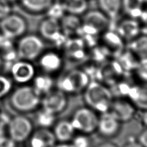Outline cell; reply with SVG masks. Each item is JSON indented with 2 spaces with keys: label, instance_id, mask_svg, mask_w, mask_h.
I'll return each instance as SVG.
<instances>
[{
  "label": "cell",
  "instance_id": "cell-41",
  "mask_svg": "<svg viewBox=\"0 0 147 147\" xmlns=\"http://www.w3.org/2000/svg\"><path fill=\"white\" fill-rule=\"evenodd\" d=\"M142 121L144 125L147 126V110H145L142 115Z\"/></svg>",
  "mask_w": 147,
  "mask_h": 147
},
{
  "label": "cell",
  "instance_id": "cell-43",
  "mask_svg": "<svg viewBox=\"0 0 147 147\" xmlns=\"http://www.w3.org/2000/svg\"><path fill=\"white\" fill-rule=\"evenodd\" d=\"M1 36H0V42H1Z\"/></svg>",
  "mask_w": 147,
  "mask_h": 147
},
{
  "label": "cell",
  "instance_id": "cell-6",
  "mask_svg": "<svg viewBox=\"0 0 147 147\" xmlns=\"http://www.w3.org/2000/svg\"><path fill=\"white\" fill-rule=\"evenodd\" d=\"M40 33L42 38L56 44H64L66 36L63 34L60 21L53 18L48 17L40 23Z\"/></svg>",
  "mask_w": 147,
  "mask_h": 147
},
{
  "label": "cell",
  "instance_id": "cell-28",
  "mask_svg": "<svg viewBox=\"0 0 147 147\" xmlns=\"http://www.w3.org/2000/svg\"><path fill=\"white\" fill-rule=\"evenodd\" d=\"M134 56L131 52L123 53L119 57H117L119 58L118 63L124 71H128L133 69H136L138 62H136V60H134Z\"/></svg>",
  "mask_w": 147,
  "mask_h": 147
},
{
  "label": "cell",
  "instance_id": "cell-16",
  "mask_svg": "<svg viewBox=\"0 0 147 147\" xmlns=\"http://www.w3.org/2000/svg\"><path fill=\"white\" fill-rule=\"evenodd\" d=\"M40 67L47 74L54 73L59 71L62 66V59L58 53L49 51L40 56Z\"/></svg>",
  "mask_w": 147,
  "mask_h": 147
},
{
  "label": "cell",
  "instance_id": "cell-11",
  "mask_svg": "<svg viewBox=\"0 0 147 147\" xmlns=\"http://www.w3.org/2000/svg\"><path fill=\"white\" fill-rule=\"evenodd\" d=\"M120 123L112 113L108 111L98 117L97 130L103 136L112 137L119 130Z\"/></svg>",
  "mask_w": 147,
  "mask_h": 147
},
{
  "label": "cell",
  "instance_id": "cell-32",
  "mask_svg": "<svg viewBox=\"0 0 147 147\" xmlns=\"http://www.w3.org/2000/svg\"><path fill=\"white\" fill-rule=\"evenodd\" d=\"M71 143L74 147H90V142L89 139L84 135H79L73 138Z\"/></svg>",
  "mask_w": 147,
  "mask_h": 147
},
{
  "label": "cell",
  "instance_id": "cell-9",
  "mask_svg": "<svg viewBox=\"0 0 147 147\" xmlns=\"http://www.w3.org/2000/svg\"><path fill=\"white\" fill-rule=\"evenodd\" d=\"M2 20L1 29L7 38H13L18 37L26 31L27 24L25 21L18 15H8Z\"/></svg>",
  "mask_w": 147,
  "mask_h": 147
},
{
  "label": "cell",
  "instance_id": "cell-4",
  "mask_svg": "<svg viewBox=\"0 0 147 147\" xmlns=\"http://www.w3.org/2000/svg\"><path fill=\"white\" fill-rule=\"evenodd\" d=\"M98 121L95 111L90 108H82L75 111L70 122L75 130L88 134L97 130Z\"/></svg>",
  "mask_w": 147,
  "mask_h": 147
},
{
  "label": "cell",
  "instance_id": "cell-42",
  "mask_svg": "<svg viewBox=\"0 0 147 147\" xmlns=\"http://www.w3.org/2000/svg\"><path fill=\"white\" fill-rule=\"evenodd\" d=\"M1 59H0V66H1Z\"/></svg>",
  "mask_w": 147,
  "mask_h": 147
},
{
  "label": "cell",
  "instance_id": "cell-22",
  "mask_svg": "<svg viewBox=\"0 0 147 147\" xmlns=\"http://www.w3.org/2000/svg\"><path fill=\"white\" fill-rule=\"evenodd\" d=\"M100 10L109 20H114L122 11V0H98Z\"/></svg>",
  "mask_w": 147,
  "mask_h": 147
},
{
  "label": "cell",
  "instance_id": "cell-13",
  "mask_svg": "<svg viewBox=\"0 0 147 147\" xmlns=\"http://www.w3.org/2000/svg\"><path fill=\"white\" fill-rule=\"evenodd\" d=\"M14 80L19 83H27L33 79L35 69L29 61L22 60L15 63L11 69Z\"/></svg>",
  "mask_w": 147,
  "mask_h": 147
},
{
  "label": "cell",
  "instance_id": "cell-36",
  "mask_svg": "<svg viewBox=\"0 0 147 147\" xmlns=\"http://www.w3.org/2000/svg\"><path fill=\"white\" fill-rule=\"evenodd\" d=\"M15 142L12 139H4L0 142V147H14Z\"/></svg>",
  "mask_w": 147,
  "mask_h": 147
},
{
  "label": "cell",
  "instance_id": "cell-12",
  "mask_svg": "<svg viewBox=\"0 0 147 147\" xmlns=\"http://www.w3.org/2000/svg\"><path fill=\"white\" fill-rule=\"evenodd\" d=\"M103 47L107 51L109 55L117 58L124 51V40L117 32L106 31L102 37Z\"/></svg>",
  "mask_w": 147,
  "mask_h": 147
},
{
  "label": "cell",
  "instance_id": "cell-26",
  "mask_svg": "<svg viewBox=\"0 0 147 147\" xmlns=\"http://www.w3.org/2000/svg\"><path fill=\"white\" fill-rule=\"evenodd\" d=\"M129 49L130 52L140 58L147 57V35L138 36L131 40Z\"/></svg>",
  "mask_w": 147,
  "mask_h": 147
},
{
  "label": "cell",
  "instance_id": "cell-8",
  "mask_svg": "<svg viewBox=\"0 0 147 147\" xmlns=\"http://www.w3.org/2000/svg\"><path fill=\"white\" fill-rule=\"evenodd\" d=\"M42 109L52 114H58L64 110L67 104L66 94L59 89L51 90L41 99Z\"/></svg>",
  "mask_w": 147,
  "mask_h": 147
},
{
  "label": "cell",
  "instance_id": "cell-2",
  "mask_svg": "<svg viewBox=\"0 0 147 147\" xmlns=\"http://www.w3.org/2000/svg\"><path fill=\"white\" fill-rule=\"evenodd\" d=\"M41 96L33 87L23 86L17 89L11 96V102L15 109L28 112L36 109L41 102Z\"/></svg>",
  "mask_w": 147,
  "mask_h": 147
},
{
  "label": "cell",
  "instance_id": "cell-30",
  "mask_svg": "<svg viewBox=\"0 0 147 147\" xmlns=\"http://www.w3.org/2000/svg\"><path fill=\"white\" fill-rule=\"evenodd\" d=\"M48 17L59 20L66 14L63 4L58 2H54L46 11Z\"/></svg>",
  "mask_w": 147,
  "mask_h": 147
},
{
  "label": "cell",
  "instance_id": "cell-35",
  "mask_svg": "<svg viewBox=\"0 0 147 147\" xmlns=\"http://www.w3.org/2000/svg\"><path fill=\"white\" fill-rule=\"evenodd\" d=\"M138 143L143 147H147V129L144 130L139 134Z\"/></svg>",
  "mask_w": 147,
  "mask_h": 147
},
{
  "label": "cell",
  "instance_id": "cell-10",
  "mask_svg": "<svg viewBox=\"0 0 147 147\" xmlns=\"http://www.w3.org/2000/svg\"><path fill=\"white\" fill-rule=\"evenodd\" d=\"M109 111L120 122H126L133 117L135 113V106L130 101L119 98L113 100Z\"/></svg>",
  "mask_w": 147,
  "mask_h": 147
},
{
  "label": "cell",
  "instance_id": "cell-39",
  "mask_svg": "<svg viewBox=\"0 0 147 147\" xmlns=\"http://www.w3.org/2000/svg\"><path fill=\"white\" fill-rule=\"evenodd\" d=\"M123 147H143L138 142H132L125 144Z\"/></svg>",
  "mask_w": 147,
  "mask_h": 147
},
{
  "label": "cell",
  "instance_id": "cell-44",
  "mask_svg": "<svg viewBox=\"0 0 147 147\" xmlns=\"http://www.w3.org/2000/svg\"><path fill=\"white\" fill-rule=\"evenodd\" d=\"M144 2H147V0H144Z\"/></svg>",
  "mask_w": 147,
  "mask_h": 147
},
{
  "label": "cell",
  "instance_id": "cell-3",
  "mask_svg": "<svg viewBox=\"0 0 147 147\" xmlns=\"http://www.w3.org/2000/svg\"><path fill=\"white\" fill-rule=\"evenodd\" d=\"M90 82L86 71L74 69L62 76L58 82V89L67 93H78L84 91Z\"/></svg>",
  "mask_w": 147,
  "mask_h": 147
},
{
  "label": "cell",
  "instance_id": "cell-5",
  "mask_svg": "<svg viewBox=\"0 0 147 147\" xmlns=\"http://www.w3.org/2000/svg\"><path fill=\"white\" fill-rule=\"evenodd\" d=\"M44 49V44L42 38L36 35H27L18 43V55L22 60L31 61L38 58Z\"/></svg>",
  "mask_w": 147,
  "mask_h": 147
},
{
  "label": "cell",
  "instance_id": "cell-24",
  "mask_svg": "<svg viewBox=\"0 0 147 147\" xmlns=\"http://www.w3.org/2000/svg\"><path fill=\"white\" fill-rule=\"evenodd\" d=\"M62 3L66 13L77 16L84 14L88 8V0H64Z\"/></svg>",
  "mask_w": 147,
  "mask_h": 147
},
{
  "label": "cell",
  "instance_id": "cell-23",
  "mask_svg": "<svg viewBox=\"0 0 147 147\" xmlns=\"http://www.w3.org/2000/svg\"><path fill=\"white\" fill-rule=\"evenodd\" d=\"M144 0H122V9L130 18L138 20L143 11Z\"/></svg>",
  "mask_w": 147,
  "mask_h": 147
},
{
  "label": "cell",
  "instance_id": "cell-27",
  "mask_svg": "<svg viewBox=\"0 0 147 147\" xmlns=\"http://www.w3.org/2000/svg\"><path fill=\"white\" fill-rule=\"evenodd\" d=\"M25 9L34 13L46 12L55 0H21Z\"/></svg>",
  "mask_w": 147,
  "mask_h": 147
},
{
  "label": "cell",
  "instance_id": "cell-17",
  "mask_svg": "<svg viewBox=\"0 0 147 147\" xmlns=\"http://www.w3.org/2000/svg\"><path fill=\"white\" fill-rule=\"evenodd\" d=\"M127 96L134 106L147 110V83L130 86Z\"/></svg>",
  "mask_w": 147,
  "mask_h": 147
},
{
  "label": "cell",
  "instance_id": "cell-21",
  "mask_svg": "<svg viewBox=\"0 0 147 147\" xmlns=\"http://www.w3.org/2000/svg\"><path fill=\"white\" fill-rule=\"evenodd\" d=\"M75 131L70 121H60L55 125L53 134L56 140L60 143H67L73 138Z\"/></svg>",
  "mask_w": 147,
  "mask_h": 147
},
{
  "label": "cell",
  "instance_id": "cell-38",
  "mask_svg": "<svg viewBox=\"0 0 147 147\" xmlns=\"http://www.w3.org/2000/svg\"><path fill=\"white\" fill-rule=\"evenodd\" d=\"M96 147H117L115 144L112 143H110V142H106V143H103L100 144Z\"/></svg>",
  "mask_w": 147,
  "mask_h": 147
},
{
  "label": "cell",
  "instance_id": "cell-25",
  "mask_svg": "<svg viewBox=\"0 0 147 147\" xmlns=\"http://www.w3.org/2000/svg\"><path fill=\"white\" fill-rule=\"evenodd\" d=\"M34 78V86L32 87L40 96L46 94L52 90L54 82L51 76L44 74Z\"/></svg>",
  "mask_w": 147,
  "mask_h": 147
},
{
  "label": "cell",
  "instance_id": "cell-37",
  "mask_svg": "<svg viewBox=\"0 0 147 147\" xmlns=\"http://www.w3.org/2000/svg\"><path fill=\"white\" fill-rule=\"evenodd\" d=\"M139 19H141V20L143 22L144 25L147 26V7H146L145 9H143V11L142 12V14L141 15Z\"/></svg>",
  "mask_w": 147,
  "mask_h": 147
},
{
  "label": "cell",
  "instance_id": "cell-19",
  "mask_svg": "<svg viewBox=\"0 0 147 147\" xmlns=\"http://www.w3.org/2000/svg\"><path fill=\"white\" fill-rule=\"evenodd\" d=\"M56 141L53 131L49 128H41L32 134L30 144L31 147H53Z\"/></svg>",
  "mask_w": 147,
  "mask_h": 147
},
{
  "label": "cell",
  "instance_id": "cell-29",
  "mask_svg": "<svg viewBox=\"0 0 147 147\" xmlns=\"http://www.w3.org/2000/svg\"><path fill=\"white\" fill-rule=\"evenodd\" d=\"M55 115L54 114L47 112L42 109V110L37 115L36 119L38 124L41 126V128H49L55 123Z\"/></svg>",
  "mask_w": 147,
  "mask_h": 147
},
{
  "label": "cell",
  "instance_id": "cell-14",
  "mask_svg": "<svg viewBox=\"0 0 147 147\" xmlns=\"http://www.w3.org/2000/svg\"><path fill=\"white\" fill-rule=\"evenodd\" d=\"M64 45L65 55L69 59L81 61L86 57L85 43L81 38L66 39Z\"/></svg>",
  "mask_w": 147,
  "mask_h": 147
},
{
  "label": "cell",
  "instance_id": "cell-1",
  "mask_svg": "<svg viewBox=\"0 0 147 147\" xmlns=\"http://www.w3.org/2000/svg\"><path fill=\"white\" fill-rule=\"evenodd\" d=\"M84 99L90 108L101 113L110 110L113 100L111 91L97 81L90 82L86 87Z\"/></svg>",
  "mask_w": 147,
  "mask_h": 147
},
{
  "label": "cell",
  "instance_id": "cell-7",
  "mask_svg": "<svg viewBox=\"0 0 147 147\" xmlns=\"http://www.w3.org/2000/svg\"><path fill=\"white\" fill-rule=\"evenodd\" d=\"M32 128V124L29 119L24 116H17L10 121L9 135L14 142L20 143L31 136Z\"/></svg>",
  "mask_w": 147,
  "mask_h": 147
},
{
  "label": "cell",
  "instance_id": "cell-18",
  "mask_svg": "<svg viewBox=\"0 0 147 147\" xmlns=\"http://www.w3.org/2000/svg\"><path fill=\"white\" fill-rule=\"evenodd\" d=\"M140 30L138 20L130 18L122 20L118 24L117 32L123 40L131 41L139 36Z\"/></svg>",
  "mask_w": 147,
  "mask_h": 147
},
{
  "label": "cell",
  "instance_id": "cell-31",
  "mask_svg": "<svg viewBox=\"0 0 147 147\" xmlns=\"http://www.w3.org/2000/svg\"><path fill=\"white\" fill-rule=\"evenodd\" d=\"M135 70L139 78L147 83V57L142 58L139 60Z\"/></svg>",
  "mask_w": 147,
  "mask_h": 147
},
{
  "label": "cell",
  "instance_id": "cell-20",
  "mask_svg": "<svg viewBox=\"0 0 147 147\" xmlns=\"http://www.w3.org/2000/svg\"><path fill=\"white\" fill-rule=\"evenodd\" d=\"M82 20L78 16L66 13L60 20L62 31L65 36L77 33L82 25Z\"/></svg>",
  "mask_w": 147,
  "mask_h": 147
},
{
  "label": "cell",
  "instance_id": "cell-33",
  "mask_svg": "<svg viewBox=\"0 0 147 147\" xmlns=\"http://www.w3.org/2000/svg\"><path fill=\"white\" fill-rule=\"evenodd\" d=\"M11 88V83L8 78L0 76V97L5 95Z\"/></svg>",
  "mask_w": 147,
  "mask_h": 147
},
{
  "label": "cell",
  "instance_id": "cell-15",
  "mask_svg": "<svg viewBox=\"0 0 147 147\" xmlns=\"http://www.w3.org/2000/svg\"><path fill=\"white\" fill-rule=\"evenodd\" d=\"M82 22L94 27L100 32L107 29L110 20L100 10H92L84 14Z\"/></svg>",
  "mask_w": 147,
  "mask_h": 147
},
{
  "label": "cell",
  "instance_id": "cell-40",
  "mask_svg": "<svg viewBox=\"0 0 147 147\" xmlns=\"http://www.w3.org/2000/svg\"><path fill=\"white\" fill-rule=\"evenodd\" d=\"M53 147H74L72 144H69L67 143H60V144H55Z\"/></svg>",
  "mask_w": 147,
  "mask_h": 147
},
{
  "label": "cell",
  "instance_id": "cell-34",
  "mask_svg": "<svg viewBox=\"0 0 147 147\" xmlns=\"http://www.w3.org/2000/svg\"><path fill=\"white\" fill-rule=\"evenodd\" d=\"M10 11L11 9L5 0H0V19H3L9 15Z\"/></svg>",
  "mask_w": 147,
  "mask_h": 147
}]
</instances>
